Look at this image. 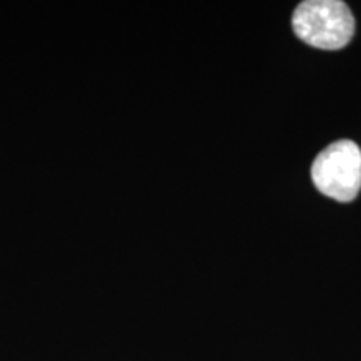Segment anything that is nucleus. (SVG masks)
I'll return each mask as SVG.
<instances>
[{"label":"nucleus","mask_w":361,"mask_h":361,"mask_svg":"<svg viewBox=\"0 0 361 361\" xmlns=\"http://www.w3.org/2000/svg\"><path fill=\"white\" fill-rule=\"evenodd\" d=\"M293 30L311 47L336 51L353 37L355 19L340 0H306L293 13Z\"/></svg>","instance_id":"obj_1"},{"label":"nucleus","mask_w":361,"mask_h":361,"mask_svg":"<svg viewBox=\"0 0 361 361\" xmlns=\"http://www.w3.org/2000/svg\"><path fill=\"white\" fill-rule=\"evenodd\" d=\"M311 178L324 196L350 202L361 189V151L353 141H336L313 162Z\"/></svg>","instance_id":"obj_2"}]
</instances>
